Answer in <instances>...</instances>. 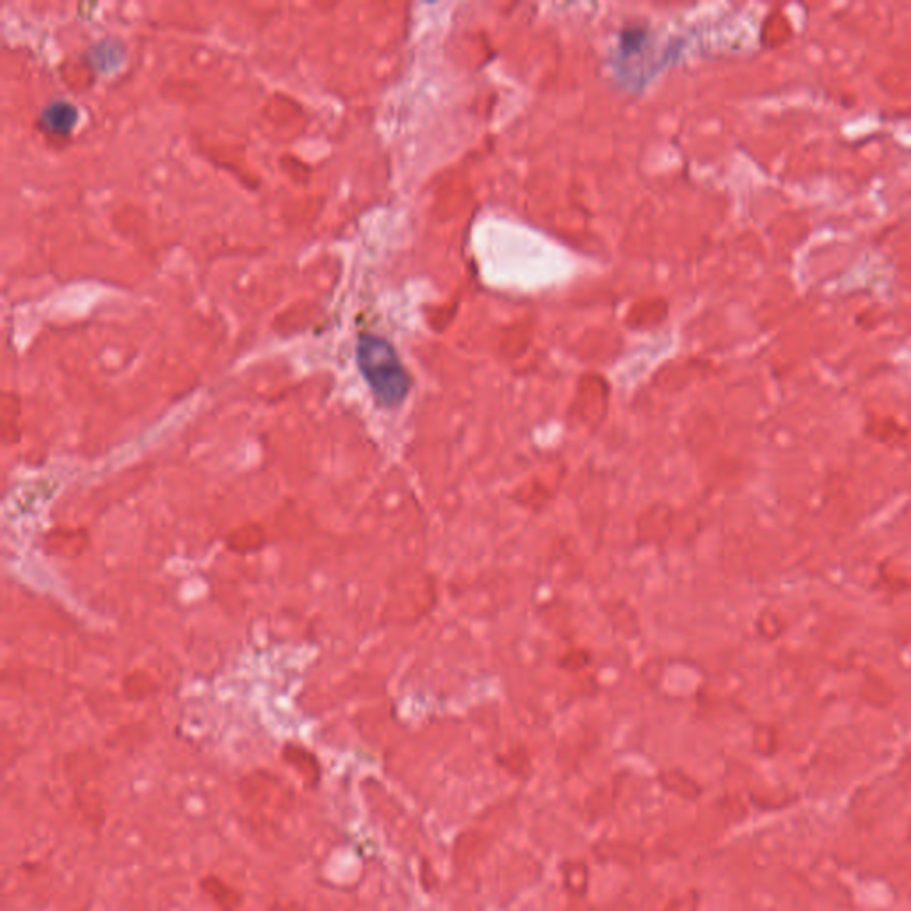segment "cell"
Wrapping results in <instances>:
<instances>
[{
  "instance_id": "6da1fadb",
  "label": "cell",
  "mask_w": 911,
  "mask_h": 911,
  "mask_svg": "<svg viewBox=\"0 0 911 911\" xmlns=\"http://www.w3.org/2000/svg\"><path fill=\"white\" fill-rule=\"evenodd\" d=\"M356 362L379 404L399 406L403 403L412 387V379L387 340L376 335H362L356 346Z\"/></svg>"
},
{
  "instance_id": "7a4b0ae2",
  "label": "cell",
  "mask_w": 911,
  "mask_h": 911,
  "mask_svg": "<svg viewBox=\"0 0 911 911\" xmlns=\"http://www.w3.org/2000/svg\"><path fill=\"white\" fill-rule=\"evenodd\" d=\"M75 121H77V109L68 102H54L41 114L43 127L57 136L68 134L73 129Z\"/></svg>"
}]
</instances>
